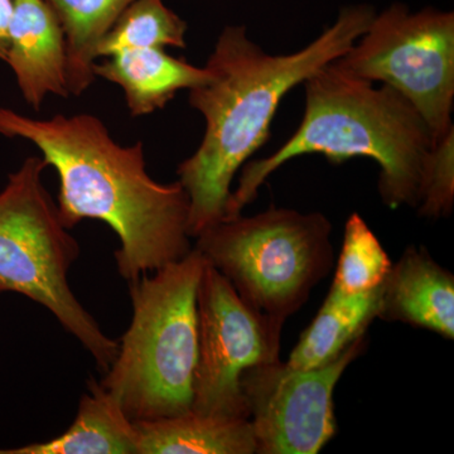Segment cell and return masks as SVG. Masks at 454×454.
Returning <instances> with one entry per match:
<instances>
[{
  "label": "cell",
  "instance_id": "cell-9",
  "mask_svg": "<svg viewBox=\"0 0 454 454\" xmlns=\"http://www.w3.org/2000/svg\"><path fill=\"white\" fill-rule=\"evenodd\" d=\"M366 348L364 334L336 360L317 369H295L277 360L245 370L240 387L256 453L321 452L337 432L334 389Z\"/></svg>",
  "mask_w": 454,
  "mask_h": 454
},
{
  "label": "cell",
  "instance_id": "cell-11",
  "mask_svg": "<svg viewBox=\"0 0 454 454\" xmlns=\"http://www.w3.org/2000/svg\"><path fill=\"white\" fill-rule=\"evenodd\" d=\"M378 318L454 339V276L424 247H406L382 283Z\"/></svg>",
  "mask_w": 454,
  "mask_h": 454
},
{
  "label": "cell",
  "instance_id": "cell-1",
  "mask_svg": "<svg viewBox=\"0 0 454 454\" xmlns=\"http://www.w3.org/2000/svg\"><path fill=\"white\" fill-rule=\"evenodd\" d=\"M0 134L28 140L55 168L57 207L68 230L98 220L115 232L116 267L128 282L193 249L186 190L179 181L160 184L149 176L143 143L119 145L91 114L35 119L7 107H0Z\"/></svg>",
  "mask_w": 454,
  "mask_h": 454
},
{
  "label": "cell",
  "instance_id": "cell-14",
  "mask_svg": "<svg viewBox=\"0 0 454 454\" xmlns=\"http://www.w3.org/2000/svg\"><path fill=\"white\" fill-rule=\"evenodd\" d=\"M138 454H254L249 419L195 411L166 419L136 422Z\"/></svg>",
  "mask_w": 454,
  "mask_h": 454
},
{
  "label": "cell",
  "instance_id": "cell-6",
  "mask_svg": "<svg viewBox=\"0 0 454 454\" xmlns=\"http://www.w3.org/2000/svg\"><path fill=\"white\" fill-rule=\"evenodd\" d=\"M331 234L321 212L270 207L221 221L195 247L250 309L284 325L333 269Z\"/></svg>",
  "mask_w": 454,
  "mask_h": 454
},
{
  "label": "cell",
  "instance_id": "cell-4",
  "mask_svg": "<svg viewBox=\"0 0 454 454\" xmlns=\"http://www.w3.org/2000/svg\"><path fill=\"white\" fill-rule=\"evenodd\" d=\"M205 258H184L129 282L133 316L98 384L131 422L192 411L199 357L197 291Z\"/></svg>",
  "mask_w": 454,
  "mask_h": 454
},
{
  "label": "cell",
  "instance_id": "cell-17",
  "mask_svg": "<svg viewBox=\"0 0 454 454\" xmlns=\"http://www.w3.org/2000/svg\"><path fill=\"white\" fill-rule=\"evenodd\" d=\"M187 29L163 0H134L98 44V59L125 49H186Z\"/></svg>",
  "mask_w": 454,
  "mask_h": 454
},
{
  "label": "cell",
  "instance_id": "cell-12",
  "mask_svg": "<svg viewBox=\"0 0 454 454\" xmlns=\"http://www.w3.org/2000/svg\"><path fill=\"white\" fill-rule=\"evenodd\" d=\"M104 59L95 64V76L121 88L136 118L163 109L178 91L196 88L208 77L205 67L176 59L164 49H125Z\"/></svg>",
  "mask_w": 454,
  "mask_h": 454
},
{
  "label": "cell",
  "instance_id": "cell-2",
  "mask_svg": "<svg viewBox=\"0 0 454 454\" xmlns=\"http://www.w3.org/2000/svg\"><path fill=\"white\" fill-rule=\"evenodd\" d=\"M375 14L366 4L343 8L318 38L288 55L265 52L244 26L223 28L206 62L207 79L188 90L206 125L199 148L177 169L190 199L191 239L225 219L236 173L270 137L283 98L345 55Z\"/></svg>",
  "mask_w": 454,
  "mask_h": 454
},
{
  "label": "cell",
  "instance_id": "cell-20",
  "mask_svg": "<svg viewBox=\"0 0 454 454\" xmlns=\"http://www.w3.org/2000/svg\"><path fill=\"white\" fill-rule=\"evenodd\" d=\"M12 12L13 0H0V59L3 61L7 55Z\"/></svg>",
  "mask_w": 454,
  "mask_h": 454
},
{
  "label": "cell",
  "instance_id": "cell-13",
  "mask_svg": "<svg viewBox=\"0 0 454 454\" xmlns=\"http://www.w3.org/2000/svg\"><path fill=\"white\" fill-rule=\"evenodd\" d=\"M74 422L59 437L0 454H138L136 424L98 381L90 380Z\"/></svg>",
  "mask_w": 454,
  "mask_h": 454
},
{
  "label": "cell",
  "instance_id": "cell-19",
  "mask_svg": "<svg viewBox=\"0 0 454 454\" xmlns=\"http://www.w3.org/2000/svg\"><path fill=\"white\" fill-rule=\"evenodd\" d=\"M454 205V129L435 142L430 152L418 214L442 219L452 214Z\"/></svg>",
  "mask_w": 454,
  "mask_h": 454
},
{
  "label": "cell",
  "instance_id": "cell-3",
  "mask_svg": "<svg viewBox=\"0 0 454 454\" xmlns=\"http://www.w3.org/2000/svg\"><path fill=\"white\" fill-rule=\"evenodd\" d=\"M303 83L306 109L300 128L273 154L244 164L223 220L241 215L271 173L307 154L336 164L372 158L380 167L379 193L385 205L417 208L435 140L415 107L390 86L375 88L334 62Z\"/></svg>",
  "mask_w": 454,
  "mask_h": 454
},
{
  "label": "cell",
  "instance_id": "cell-8",
  "mask_svg": "<svg viewBox=\"0 0 454 454\" xmlns=\"http://www.w3.org/2000/svg\"><path fill=\"white\" fill-rule=\"evenodd\" d=\"M197 317L192 411L249 419L241 375L249 367L279 360L283 325L250 309L207 260L197 291Z\"/></svg>",
  "mask_w": 454,
  "mask_h": 454
},
{
  "label": "cell",
  "instance_id": "cell-7",
  "mask_svg": "<svg viewBox=\"0 0 454 454\" xmlns=\"http://www.w3.org/2000/svg\"><path fill=\"white\" fill-rule=\"evenodd\" d=\"M343 73L399 92L435 142L454 129V14L394 3L375 14L351 49L334 59Z\"/></svg>",
  "mask_w": 454,
  "mask_h": 454
},
{
  "label": "cell",
  "instance_id": "cell-18",
  "mask_svg": "<svg viewBox=\"0 0 454 454\" xmlns=\"http://www.w3.org/2000/svg\"><path fill=\"white\" fill-rule=\"evenodd\" d=\"M393 262L366 221L352 214L346 221L342 250L333 286L345 294H360L380 288Z\"/></svg>",
  "mask_w": 454,
  "mask_h": 454
},
{
  "label": "cell",
  "instance_id": "cell-5",
  "mask_svg": "<svg viewBox=\"0 0 454 454\" xmlns=\"http://www.w3.org/2000/svg\"><path fill=\"white\" fill-rule=\"evenodd\" d=\"M47 167L42 157L26 158L0 191V294L18 293L49 309L104 373L119 340L103 333L68 284L80 245L44 186Z\"/></svg>",
  "mask_w": 454,
  "mask_h": 454
},
{
  "label": "cell",
  "instance_id": "cell-15",
  "mask_svg": "<svg viewBox=\"0 0 454 454\" xmlns=\"http://www.w3.org/2000/svg\"><path fill=\"white\" fill-rule=\"evenodd\" d=\"M380 293L381 286L360 294H345L331 286L286 364L295 369L309 370L336 360L366 334L373 319L378 318Z\"/></svg>",
  "mask_w": 454,
  "mask_h": 454
},
{
  "label": "cell",
  "instance_id": "cell-10",
  "mask_svg": "<svg viewBox=\"0 0 454 454\" xmlns=\"http://www.w3.org/2000/svg\"><path fill=\"white\" fill-rule=\"evenodd\" d=\"M4 61L33 109L49 95L70 97L64 29L44 0H13Z\"/></svg>",
  "mask_w": 454,
  "mask_h": 454
},
{
  "label": "cell",
  "instance_id": "cell-16",
  "mask_svg": "<svg viewBox=\"0 0 454 454\" xmlns=\"http://www.w3.org/2000/svg\"><path fill=\"white\" fill-rule=\"evenodd\" d=\"M64 29L68 91L80 97L94 83L98 49L124 9L134 0H44Z\"/></svg>",
  "mask_w": 454,
  "mask_h": 454
}]
</instances>
